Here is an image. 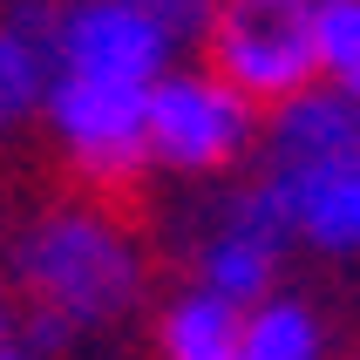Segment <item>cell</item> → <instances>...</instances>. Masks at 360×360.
Masks as SVG:
<instances>
[{"label": "cell", "instance_id": "cell-11", "mask_svg": "<svg viewBox=\"0 0 360 360\" xmlns=\"http://www.w3.org/2000/svg\"><path fill=\"white\" fill-rule=\"evenodd\" d=\"M313 55H320V82L326 89L360 96V0H320Z\"/></svg>", "mask_w": 360, "mask_h": 360}, {"label": "cell", "instance_id": "cell-7", "mask_svg": "<svg viewBox=\"0 0 360 360\" xmlns=\"http://www.w3.org/2000/svg\"><path fill=\"white\" fill-rule=\"evenodd\" d=\"M252 177L279 204L292 252L320 259H360V150L333 157H300V163H259Z\"/></svg>", "mask_w": 360, "mask_h": 360}, {"label": "cell", "instance_id": "cell-4", "mask_svg": "<svg viewBox=\"0 0 360 360\" xmlns=\"http://www.w3.org/2000/svg\"><path fill=\"white\" fill-rule=\"evenodd\" d=\"M320 0H204L198 61L224 75L252 109H279L320 82Z\"/></svg>", "mask_w": 360, "mask_h": 360}, {"label": "cell", "instance_id": "cell-10", "mask_svg": "<svg viewBox=\"0 0 360 360\" xmlns=\"http://www.w3.org/2000/svg\"><path fill=\"white\" fill-rule=\"evenodd\" d=\"M333 354V333H326V313L300 292H265L259 306H245L238 320V360H326Z\"/></svg>", "mask_w": 360, "mask_h": 360}, {"label": "cell", "instance_id": "cell-5", "mask_svg": "<svg viewBox=\"0 0 360 360\" xmlns=\"http://www.w3.org/2000/svg\"><path fill=\"white\" fill-rule=\"evenodd\" d=\"M143 102L150 89L129 82H89V75H61L41 102V136L61 157V170L75 177V191H129L150 170V136H143Z\"/></svg>", "mask_w": 360, "mask_h": 360}, {"label": "cell", "instance_id": "cell-9", "mask_svg": "<svg viewBox=\"0 0 360 360\" xmlns=\"http://www.w3.org/2000/svg\"><path fill=\"white\" fill-rule=\"evenodd\" d=\"M238 320L245 306L198 292V285H177L150 313V360H238Z\"/></svg>", "mask_w": 360, "mask_h": 360}, {"label": "cell", "instance_id": "cell-12", "mask_svg": "<svg viewBox=\"0 0 360 360\" xmlns=\"http://www.w3.org/2000/svg\"><path fill=\"white\" fill-rule=\"evenodd\" d=\"M0 360H55V354H48V347H34L27 333H7V340H0Z\"/></svg>", "mask_w": 360, "mask_h": 360}, {"label": "cell", "instance_id": "cell-8", "mask_svg": "<svg viewBox=\"0 0 360 360\" xmlns=\"http://www.w3.org/2000/svg\"><path fill=\"white\" fill-rule=\"evenodd\" d=\"M55 89V0L0 7V143L41 129V102Z\"/></svg>", "mask_w": 360, "mask_h": 360}, {"label": "cell", "instance_id": "cell-6", "mask_svg": "<svg viewBox=\"0 0 360 360\" xmlns=\"http://www.w3.org/2000/svg\"><path fill=\"white\" fill-rule=\"evenodd\" d=\"M285 259H292V231L259 177L224 184L184 231V285L218 292L231 306H259L265 292H279Z\"/></svg>", "mask_w": 360, "mask_h": 360}, {"label": "cell", "instance_id": "cell-1", "mask_svg": "<svg viewBox=\"0 0 360 360\" xmlns=\"http://www.w3.org/2000/svg\"><path fill=\"white\" fill-rule=\"evenodd\" d=\"M0 272L14 285L20 333L48 354L102 340L150 306V245L116 198L68 191L7 231Z\"/></svg>", "mask_w": 360, "mask_h": 360}, {"label": "cell", "instance_id": "cell-3", "mask_svg": "<svg viewBox=\"0 0 360 360\" xmlns=\"http://www.w3.org/2000/svg\"><path fill=\"white\" fill-rule=\"evenodd\" d=\"M259 116L252 102L204 61H184L163 82H150L143 102V136H150V170L184 184H224L259 157Z\"/></svg>", "mask_w": 360, "mask_h": 360}, {"label": "cell", "instance_id": "cell-13", "mask_svg": "<svg viewBox=\"0 0 360 360\" xmlns=\"http://www.w3.org/2000/svg\"><path fill=\"white\" fill-rule=\"evenodd\" d=\"M7 333H20V313H14V285L0 272V340H7Z\"/></svg>", "mask_w": 360, "mask_h": 360}, {"label": "cell", "instance_id": "cell-2", "mask_svg": "<svg viewBox=\"0 0 360 360\" xmlns=\"http://www.w3.org/2000/svg\"><path fill=\"white\" fill-rule=\"evenodd\" d=\"M204 0H55V68L150 89L198 61Z\"/></svg>", "mask_w": 360, "mask_h": 360}]
</instances>
